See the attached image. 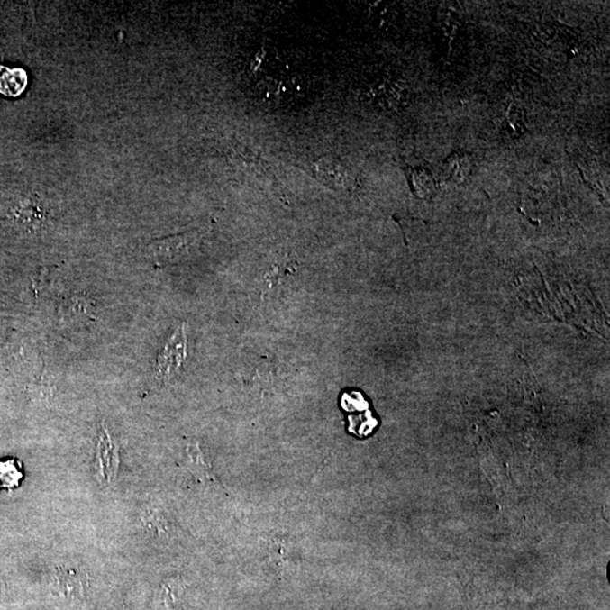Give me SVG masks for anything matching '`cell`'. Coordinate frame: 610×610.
Instances as JSON below:
<instances>
[{"label": "cell", "mask_w": 610, "mask_h": 610, "mask_svg": "<svg viewBox=\"0 0 610 610\" xmlns=\"http://www.w3.org/2000/svg\"><path fill=\"white\" fill-rule=\"evenodd\" d=\"M205 230L154 240L145 247L146 255L158 265L177 264L188 259L198 250L205 238Z\"/></svg>", "instance_id": "6da1fadb"}, {"label": "cell", "mask_w": 610, "mask_h": 610, "mask_svg": "<svg viewBox=\"0 0 610 610\" xmlns=\"http://www.w3.org/2000/svg\"><path fill=\"white\" fill-rule=\"evenodd\" d=\"M185 466L195 479L204 485H221L207 457L198 442H193L186 449Z\"/></svg>", "instance_id": "5b68a950"}, {"label": "cell", "mask_w": 610, "mask_h": 610, "mask_svg": "<svg viewBox=\"0 0 610 610\" xmlns=\"http://www.w3.org/2000/svg\"><path fill=\"white\" fill-rule=\"evenodd\" d=\"M406 176L409 179V184L416 194L427 197L435 193V180L426 168H414L408 167L406 168Z\"/></svg>", "instance_id": "9c48e42d"}, {"label": "cell", "mask_w": 610, "mask_h": 610, "mask_svg": "<svg viewBox=\"0 0 610 610\" xmlns=\"http://www.w3.org/2000/svg\"><path fill=\"white\" fill-rule=\"evenodd\" d=\"M314 178L333 189H347L353 185V177L346 167L335 159H322L310 166Z\"/></svg>", "instance_id": "3957f363"}, {"label": "cell", "mask_w": 610, "mask_h": 610, "mask_svg": "<svg viewBox=\"0 0 610 610\" xmlns=\"http://www.w3.org/2000/svg\"><path fill=\"white\" fill-rule=\"evenodd\" d=\"M141 521L145 527L158 537L164 538V540H168L171 537V524L159 510L147 507L142 511Z\"/></svg>", "instance_id": "ba28073f"}, {"label": "cell", "mask_w": 610, "mask_h": 610, "mask_svg": "<svg viewBox=\"0 0 610 610\" xmlns=\"http://www.w3.org/2000/svg\"><path fill=\"white\" fill-rule=\"evenodd\" d=\"M445 171H447L448 178L453 181L462 182L466 178L471 176V159L469 155L454 151L451 157H449L445 162Z\"/></svg>", "instance_id": "52a82bcc"}, {"label": "cell", "mask_w": 610, "mask_h": 610, "mask_svg": "<svg viewBox=\"0 0 610 610\" xmlns=\"http://www.w3.org/2000/svg\"><path fill=\"white\" fill-rule=\"evenodd\" d=\"M509 123L512 129L515 132L516 135H523L525 132L524 126V115L523 109L519 105H512L509 110Z\"/></svg>", "instance_id": "30bf717a"}, {"label": "cell", "mask_w": 610, "mask_h": 610, "mask_svg": "<svg viewBox=\"0 0 610 610\" xmlns=\"http://www.w3.org/2000/svg\"><path fill=\"white\" fill-rule=\"evenodd\" d=\"M261 544L267 562L276 571H287L289 565L296 564V546L288 538L269 537Z\"/></svg>", "instance_id": "277c9868"}, {"label": "cell", "mask_w": 610, "mask_h": 610, "mask_svg": "<svg viewBox=\"0 0 610 610\" xmlns=\"http://www.w3.org/2000/svg\"><path fill=\"white\" fill-rule=\"evenodd\" d=\"M28 86V74L22 68L0 66V93L3 96L17 97Z\"/></svg>", "instance_id": "8992f818"}, {"label": "cell", "mask_w": 610, "mask_h": 610, "mask_svg": "<svg viewBox=\"0 0 610 610\" xmlns=\"http://www.w3.org/2000/svg\"><path fill=\"white\" fill-rule=\"evenodd\" d=\"M187 359V336L185 324L178 328L168 338L167 345L159 353L157 364V378L161 381H170L180 371Z\"/></svg>", "instance_id": "7a4b0ae2"}]
</instances>
